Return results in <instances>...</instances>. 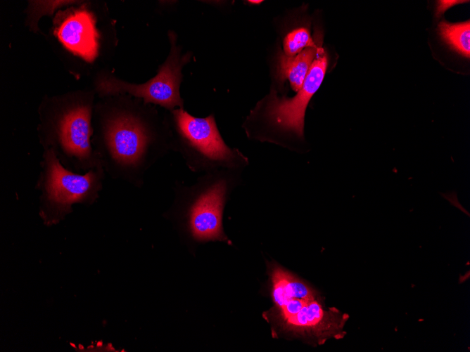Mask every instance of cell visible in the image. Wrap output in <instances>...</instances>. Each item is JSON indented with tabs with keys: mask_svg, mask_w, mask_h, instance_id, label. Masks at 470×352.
<instances>
[{
	"mask_svg": "<svg viewBox=\"0 0 470 352\" xmlns=\"http://www.w3.org/2000/svg\"><path fill=\"white\" fill-rule=\"evenodd\" d=\"M170 45L168 56L160 65L157 74L143 84H132L122 81L111 74L101 76L96 83V91L101 97L127 94L141 99L146 104L159 105L165 110L184 108L180 95L183 80L182 70L192 58L191 51H182L178 43L177 34L172 30L167 32Z\"/></svg>",
	"mask_w": 470,
	"mask_h": 352,
	"instance_id": "8992f818",
	"label": "cell"
},
{
	"mask_svg": "<svg viewBox=\"0 0 470 352\" xmlns=\"http://www.w3.org/2000/svg\"><path fill=\"white\" fill-rule=\"evenodd\" d=\"M57 35L70 51L91 61L99 51V34L89 13L79 10L69 15L60 25Z\"/></svg>",
	"mask_w": 470,
	"mask_h": 352,
	"instance_id": "9c48e42d",
	"label": "cell"
},
{
	"mask_svg": "<svg viewBox=\"0 0 470 352\" xmlns=\"http://www.w3.org/2000/svg\"><path fill=\"white\" fill-rule=\"evenodd\" d=\"M315 46H309L294 56L281 55L279 58L278 77L281 81L288 79L292 89L298 91L302 87L317 54Z\"/></svg>",
	"mask_w": 470,
	"mask_h": 352,
	"instance_id": "8fae6325",
	"label": "cell"
},
{
	"mask_svg": "<svg viewBox=\"0 0 470 352\" xmlns=\"http://www.w3.org/2000/svg\"><path fill=\"white\" fill-rule=\"evenodd\" d=\"M268 268L274 307H280L295 299L312 301L319 298L315 289L281 266L273 263L268 265Z\"/></svg>",
	"mask_w": 470,
	"mask_h": 352,
	"instance_id": "30bf717a",
	"label": "cell"
},
{
	"mask_svg": "<svg viewBox=\"0 0 470 352\" xmlns=\"http://www.w3.org/2000/svg\"><path fill=\"white\" fill-rule=\"evenodd\" d=\"M438 32L442 39L451 48L466 58H469V20L459 23H450L446 21H442L438 25Z\"/></svg>",
	"mask_w": 470,
	"mask_h": 352,
	"instance_id": "7c38bea8",
	"label": "cell"
},
{
	"mask_svg": "<svg viewBox=\"0 0 470 352\" xmlns=\"http://www.w3.org/2000/svg\"><path fill=\"white\" fill-rule=\"evenodd\" d=\"M327 58L322 49H317L302 87L291 98H279L272 93L257 104L246 122L265 119L272 125L303 136L304 118L307 105L319 88L326 72Z\"/></svg>",
	"mask_w": 470,
	"mask_h": 352,
	"instance_id": "52a82bcc",
	"label": "cell"
},
{
	"mask_svg": "<svg viewBox=\"0 0 470 352\" xmlns=\"http://www.w3.org/2000/svg\"><path fill=\"white\" fill-rule=\"evenodd\" d=\"M94 110L91 96L54 98L39 107L38 131L44 150H53L65 167L79 174L103 167L91 141Z\"/></svg>",
	"mask_w": 470,
	"mask_h": 352,
	"instance_id": "3957f363",
	"label": "cell"
},
{
	"mask_svg": "<svg viewBox=\"0 0 470 352\" xmlns=\"http://www.w3.org/2000/svg\"><path fill=\"white\" fill-rule=\"evenodd\" d=\"M171 134V150L182 157L193 173L209 172L218 167L236 169L247 159L237 150L226 145L217 129L214 115L196 117L184 108L165 110Z\"/></svg>",
	"mask_w": 470,
	"mask_h": 352,
	"instance_id": "277c9868",
	"label": "cell"
},
{
	"mask_svg": "<svg viewBox=\"0 0 470 352\" xmlns=\"http://www.w3.org/2000/svg\"><path fill=\"white\" fill-rule=\"evenodd\" d=\"M235 176L215 170L191 185L175 182L173 204L163 216L172 223L190 251L210 241L231 243L224 231L222 217L228 195L236 182Z\"/></svg>",
	"mask_w": 470,
	"mask_h": 352,
	"instance_id": "7a4b0ae2",
	"label": "cell"
},
{
	"mask_svg": "<svg viewBox=\"0 0 470 352\" xmlns=\"http://www.w3.org/2000/svg\"><path fill=\"white\" fill-rule=\"evenodd\" d=\"M462 2V1H438L436 7V15L439 17L449 8Z\"/></svg>",
	"mask_w": 470,
	"mask_h": 352,
	"instance_id": "5bb4252c",
	"label": "cell"
},
{
	"mask_svg": "<svg viewBox=\"0 0 470 352\" xmlns=\"http://www.w3.org/2000/svg\"><path fill=\"white\" fill-rule=\"evenodd\" d=\"M94 105L92 145L106 174L141 188L148 170L171 150L165 113L127 94Z\"/></svg>",
	"mask_w": 470,
	"mask_h": 352,
	"instance_id": "6da1fadb",
	"label": "cell"
},
{
	"mask_svg": "<svg viewBox=\"0 0 470 352\" xmlns=\"http://www.w3.org/2000/svg\"><path fill=\"white\" fill-rule=\"evenodd\" d=\"M284 51L286 56H294L309 46H314L308 30L304 27L295 29L286 34L284 39Z\"/></svg>",
	"mask_w": 470,
	"mask_h": 352,
	"instance_id": "4fadbf2b",
	"label": "cell"
},
{
	"mask_svg": "<svg viewBox=\"0 0 470 352\" xmlns=\"http://www.w3.org/2000/svg\"><path fill=\"white\" fill-rule=\"evenodd\" d=\"M348 319V315L336 308L326 307L317 298L307 302L294 315L273 325L272 329L322 345L329 339L343 337Z\"/></svg>",
	"mask_w": 470,
	"mask_h": 352,
	"instance_id": "ba28073f",
	"label": "cell"
},
{
	"mask_svg": "<svg viewBox=\"0 0 470 352\" xmlns=\"http://www.w3.org/2000/svg\"><path fill=\"white\" fill-rule=\"evenodd\" d=\"M247 2H248L251 4H260L261 2H262V1H254V0H253V1H248Z\"/></svg>",
	"mask_w": 470,
	"mask_h": 352,
	"instance_id": "9a60e30c",
	"label": "cell"
},
{
	"mask_svg": "<svg viewBox=\"0 0 470 352\" xmlns=\"http://www.w3.org/2000/svg\"><path fill=\"white\" fill-rule=\"evenodd\" d=\"M105 176L103 167L84 174L69 170L53 150H44L35 186L41 192L44 223L49 226L61 221L75 203H93L102 190Z\"/></svg>",
	"mask_w": 470,
	"mask_h": 352,
	"instance_id": "5b68a950",
	"label": "cell"
}]
</instances>
